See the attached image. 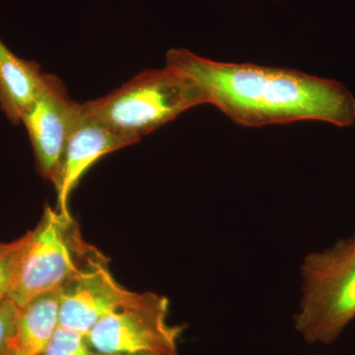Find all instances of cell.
<instances>
[{
    "label": "cell",
    "mask_w": 355,
    "mask_h": 355,
    "mask_svg": "<svg viewBox=\"0 0 355 355\" xmlns=\"http://www.w3.org/2000/svg\"><path fill=\"white\" fill-rule=\"evenodd\" d=\"M169 300L155 292H132L99 322L87 338L102 354H177L184 328L171 324Z\"/></svg>",
    "instance_id": "obj_5"
},
{
    "label": "cell",
    "mask_w": 355,
    "mask_h": 355,
    "mask_svg": "<svg viewBox=\"0 0 355 355\" xmlns=\"http://www.w3.org/2000/svg\"><path fill=\"white\" fill-rule=\"evenodd\" d=\"M166 67L198 84L211 104L243 127L316 121L340 128L355 123V97L333 79L296 69L216 62L171 49Z\"/></svg>",
    "instance_id": "obj_1"
},
{
    "label": "cell",
    "mask_w": 355,
    "mask_h": 355,
    "mask_svg": "<svg viewBox=\"0 0 355 355\" xmlns=\"http://www.w3.org/2000/svg\"><path fill=\"white\" fill-rule=\"evenodd\" d=\"M60 289L41 294L19 308L7 355L43 354L60 324Z\"/></svg>",
    "instance_id": "obj_10"
},
{
    "label": "cell",
    "mask_w": 355,
    "mask_h": 355,
    "mask_svg": "<svg viewBox=\"0 0 355 355\" xmlns=\"http://www.w3.org/2000/svg\"><path fill=\"white\" fill-rule=\"evenodd\" d=\"M137 142L119 135L90 113L85 103L77 107L70 125L62 168L55 184L57 210L69 216L72 191L86 172L103 156Z\"/></svg>",
    "instance_id": "obj_8"
},
{
    "label": "cell",
    "mask_w": 355,
    "mask_h": 355,
    "mask_svg": "<svg viewBox=\"0 0 355 355\" xmlns=\"http://www.w3.org/2000/svg\"><path fill=\"white\" fill-rule=\"evenodd\" d=\"M19 307L11 299L0 304V355H7Z\"/></svg>",
    "instance_id": "obj_13"
},
{
    "label": "cell",
    "mask_w": 355,
    "mask_h": 355,
    "mask_svg": "<svg viewBox=\"0 0 355 355\" xmlns=\"http://www.w3.org/2000/svg\"><path fill=\"white\" fill-rule=\"evenodd\" d=\"M78 105L70 99L60 78L46 74L43 87L22 119L40 174L53 186L60 175L70 125Z\"/></svg>",
    "instance_id": "obj_6"
},
{
    "label": "cell",
    "mask_w": 355,
    "mask_h": 355,
    "mask_svg": "<svg viewBox=\"0 0 355 355\" xmlns=\"http://www.w3.org/2000/svg\"><path fill=\"white\" fill-rule=\"evenodd\" d=\"M99 355H178L172 354H99Z\"/></svg>",
    "instance_id": "obj_14"
},
{
    "label": "cell",
    "mask_w": 355,
    "mask_h": 355,
    "mask_svg": "<svg viewBox=\"0 0 355 355\" xmlns=\"http://www.w3.org/2000/svg\"><path fill=\"white\" fill-rule=\"evenodd\" d=\"M301 282L296 330L310 343L335 342L355 319V237L307 254Z\"/></svg>",
    "instance_id": "obj_3"
},
{
    "label": "cell",
    "mask_w": 355,
    "mask_h": 355,
    "mask_svg": "<svg viewBox=\"0 0 355 355\" xmlns=\"http://www.w3.org/2000/svg\"><path fill=\"white\" fill-rule=\"evenodd\" d=\"M44 78L39 64L18 58L0 40V109L14 125L22 123Z\"/></svg>",
    "instance_id": "obj_9"
},
{
    "label": "cell",
    "mask_w": 355,
    "mask_h": 355,
    "mask_svg": "<svg viewBox=\"0 0 355 355\" xmlns=\"http://www.w3.org/2000/svg\"><path fill=\"white\" fill-rule=\"evenodd\" d=\"M30 239V231L14 241L0 242V304L10 299Z\"/></svg>",
    "instance_id": "obj_11"
},
{
    "label": "cell",
    "mask_w": 355,
    "mask_h": 355,
    "mask_svg": "<svg viewBox=\"0 0 355 355\" xmlns=\"http://www.w3.org/2000/svg\"><path fill=\"white\" fill-rule=\"evenodd\" d=\"M60 291V326L86 336L132 293L114 279L108 259L98 250Z\"/></svg>",
    "instance_id": "obj_7"
},
{
    "label": "cell",
    "mask_w": 355,
    "mask_h": 355,
    "mask_svg": "<svg viewBox=\"0 0 355 355\" xmlns=\"http://www.w3.org/2000/svg\"><path fill=\"white\" fill-rule=\"evenodd\" d=\"M42 355H99L87 336L58 324Z\"/></svg>",
    "instance_id": "obj_12"
},
{
    "label": "cell",
    "mask_w": 355,
    "mask_h": 355,
    "mask_svg": "<svg viewBox=\"0 0 355 355\" xmlns=\"http://www.w3.org/2000/svg\"><path fill=\"white\" fill-rule=\"evenodd\" d=\"M96 251L84 241L71 214L64 216L46 205L38 225L30 231L11 300L20 308L41 294L62 288Z\"/></svg>",
    "instance_id": "obj_4"
},
{
    "label": "cell",
    "mask_w": 355,
    "mask_h": 355,
    "mask_svg": "<svg viewBox=\"0 0 355 355\" xmlns=\"http://www.w3.org/2000/svg\"><path fill=\"white\" fill-rule=\"evenodd\" d=\"M202 104L207 98L198 84L168 67L144 70L104 97L85 103L98 120L135 142Z\"/></svg>",
    "instance_id": "obj_2"
}]
</instances>
